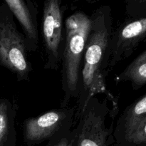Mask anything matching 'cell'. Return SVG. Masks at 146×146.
I'll return each mask as SVG.
<instances>
[{"label":"cell","mask_w":146,"mask_h":146,"mask_svg":"<svg viewBox=\"0 0 146 146\" xmlns=\"http://www.w3.org/2000/svg\"><path fill=\"white\" fill-rule=\"evenodd\" d=\"M91 17L76 11L64 23V43L61 51V85L64 93L61 108L67 107L72 98H78L81 64L91 29Z\"/></svg>","instance_id":"7a4b0ae2"},{"label":"cell","mask_w":146,"mask_h":146,"mask_svg":"<svg viewBox=\"0 0 146 146\" xmlns=\"http://www.w3.org/2000/svg\"><path fill=\"white\" fill-rule=\"evenodd\" d=\"M64 29L63 11L59 1H46L42 16V36L47 57L46 68L57 69L59 66Z\"/></svg>","instance_id":"8992f818"},{"label":"cell","mask_w":146,"mask_h":146,"mask_svg":"<svg viewBox=\"0 0 146 146\" xmlns=\"http://www.w3.org/2000/svg\"><path fill=\"white\" fill-rule=\"evenodd\" d=\"M111 113L106 101L101 102L97 96L93 97L79 113L74 146H108L113 134V125H107Z\"/></svg>","instance_id":"277c9868"},{"label":"cell","mask_w":146,"mask_h":146,"mask_svg":"<svg viewBox=\"0 0 146 146\" xmlns=\"http://www.w3.org/2000/svg\"><path fill=\"white\" fill-rule=\"evenodd\" d=\"M126 10L132 19L146 18V0L128 1Z\"/></svg>","instance_id":"7c38bea8"},{"label":"cell","mask_w":146,"mask_h":146,"mask_svg":"<svg viewBox=\"0 0 146 146\" xmlns=\"http://www.w3.org/2000/svg\"><path fill=\"white\" fill-rule=\"evenodd\" d=\"M56 141L52 146H74L76 139V128H71L58 134Z\"/></svg>","instance_id":"4fadbf2b"},{"label":"cell","mask_w":146,"mask_h":146,"mask_svg":"<svg viewBox=\"0 0 146 146\" xmlns=\"http://www.w3.org/2000/svg\"><path fill=\"white\" fill-rule=\"evenodd\" d=\"M91 21L80 74L77 98L79 113L93 97L106 91V76L109 66L113 34L110 7H100L92 14Z\"/></svg>","instance_id":"6da1fadb"},{"label":"cell","mask_w":146,"mask_h":146,"mask_svg":"<svg viewBox=\"0 0 146 146\" xmlns=\"http://www.w3.org/2000/svg\"><path fill=\"white\" fill-rule=\"evenodd\" d=\"M146 119V94L125 109L117 123L115 134L128 143Z\"/></svg>","instance_id":"9c48e42d"},{"label":"cell","mask_w":146,"mask_h":146,"mask_svg":"<svg viewBox=\"0 0 146 146\" xmlns=\"http://www.w3.org/2000/svg\"><path fill=\"white\" fill-rule=\"evenodd\" d=\"M17 107L7 98H0V146H16Z\"/></svg>","instance_id":"30bf717a"},{"label":"cell","mask_w":146,"mask_h":146,"mask_svg":"<svg viewBox=\"0 0 146 146\" xmlns=\"http://www.w3.org/2000/svg\"><path fill=\"white\" fill-rule=\"evenodd\" d=\"M74 115V108L65 107L27 118L23 125L24 141L33 145L54 137L71 128Z\"/></svg>","instance_id":"5b68a950"},{"label":"cell","mask_w":146,"mask_h":146,"mask_svg":"<svg viewBox=\"0 0 146 146\" xmlns=\"http://www.w3.org/2000/svg\"><path fill=\"white\" fill-rule=\"evenodd\" d=\"M128 143L135 146H146V119Z\"/></svg>","instance_id":"5bb4252c"},{"label":"cell","mask_w":146,"mask_h":146,"mask_svg":"<svg viewBox=\"0 0 146 146\" xmlns=\"http://www.w3.org/2000/svg\"><path fill=\"white\" fill-rule=\"evenodd\" d=\"M118 81H128L134 90L146 85V49L138 56L118 77Z\"/></svg>","instance_id":"8fae6325"},{"label":"cell","mask_w":146,"mask_h":146,"mask_svg":"<svg viewBox=\"0 0 146 146\" xmlns=\"http://www.w3.org/2000/svg\"><path fill=\"white\" fill-rule=\"evenodd\" d=\"M27 39L17 29L7 4H0V65L20 81L29 80L31 66L28 60Z\"/></svg>","instance_id":"3957f363"},{"label":"cell","mask_w":146,"mask_h":146,"mask_svg":"<svg viewBox=\"0 0 146 146\" xmlns=\"http://www.w3.org/2000/svg\"><path fill=\"white\" fill-rule=\"evenodd\" d=\"M146 40V18L132 19L113 32L108 68L128 58Z\"/></svg>","instance_id":"52a82bcc"},{"label":"cell","mask_w":146,"mask_h":146,"mask_svg":"<svg viewBox=\"0 0 146 146\" xmlns=\"http://www.w3.org/2000/svg\"><path fill=\"white\" fill-rule=\"evenodd\" d=\"M4 3L21 25L29 51H36L38 45L36 6L32 1L24 0H5Z\"/></svg>","instance_id":"ba28073f"}]
</instances>
